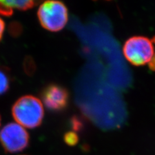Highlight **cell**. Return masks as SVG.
<instances>
[{"label":"cell","instance_id":"6da1fadb","mask_svg":"<svg viewBox=\"0 0 155 155\" xmlns=\"http://www.w3.org/2000/svg\"><path fill=\"white\" fill-rule=\"evenodd\" d=\"M12 114L17 124L24 128L34 129L42 123L44 109L41 101L31 95L23 96L14 104Z\"/></svg>","mask_w":155,"mask_h":155},{"label":"cell","instance_id":"7a4b0ae2","mask_svg":"<svg viewBox=\"0 0 155 155\" xmlns=\"http://www.w3.org/2000/svg\"><path fill=\"white\" fill-rule=\"evenodd\" d=\"M37 15L42 27L51 32L61 31L68 21L67 8L59 1L43 2L38 10Z\"/></svg>","mask_w":155,"mask_h":155},{"label":"cell","instance_id":"3957f363","mask_svg":"<svg viewBox=\"0 0 155 155\" xmlns=\"http://www.w3.org/2000/svg\"><path fill=\"white\" fill-rule=\"evenodd\" d=\"M123 52L126 60L137 67L148 64L155 54L151 40L142 36L129 38L124 43Z\"/></svg>","mask_w":155,"mask_h":155},{"label":"cell","instance_id":"277c9868","mask_svg":"<svg viewBox=\"0 0 155 155\" xmlns=\"http://www.w3.org/2000/svg\"><path fill=\"white\" fill-rule=\"evenodd\" d=\"M29 135L25 129L17 123H9L0 130V142L9 153H17L28 145Z\"/></svg>","mask_w":155,"mask_h":155},{"label":"cell","instance_id":"5b68a950","mask_svg":"<svg viewBox=\"0 0 155 155\" xmlns=\"http://www.w3.org/2000/svg\"><path fill=\"white\" fill-rule=\"evenodd\" d=\"M41 98L46 108L52 112L65 110L69 102V93L67 89L56 84L45 87L41 92Z\"/></svg>","mask_w":155,"mask_h":155},{"label":"cell","instance_id":"8992f818","mask_svg":"<svg viewBox=\"0 0 155 155\" xmlns=\"http://www.w3.org/2000/svg\"><path fill=\"white\" fill-rule=\"evenodd\" d=\"M7 5L12 8H17L19 11H27L32 8L36 5V2L35 1H4Z\"/></svg>","mask_w":155,"mask_h":155},{"label":"cell","instance_id":"52a82bcc","mask_svg":"<svg viewBox=\"0 0 155 155\" xmlns=\"http://www.w3.org/2000/svg\"><path fill=\"white\" fill-rule=\"evenodd\" d=\"M10 79L7 72L0 69V95H2L9 89Z\"/></svg>","mask_w":155,"mask_h":155},{"label":"cell","instance_id":"ba28073f","mask_svg":"<svg viewBox=\"0 0 155 155\" xmlns=\"http://www.w3.org/2000/svg\"><path fill=\"white\" fill-rule=\"evenodd\" d=\"M64 140L67 145H74L78 142V137L74 132H68L64 136Z\"/></svg>","mask_w":155,"mask_h":155},{"label":"cell","instance_id":"9c48e42d","mask_svg":"<svg viewBox=\"0 0 155 155\" xmlns=\"http://www.w3.org/2000/svg\"><path fill=\"white\" fill-rule=\"evenodd\" d=\"M13 14V8L5 3L4 1H0V15L5 16H11Z\"/></svg>","mask_w":155,"mask_h":155},{"label":"cell","instance_id":"30bf717a","mask_svg":"<svg viewBox=\"0 0 155 155\" xmlns=\"http://www.w3.org/2000/svg\"><path fill=\"white\" fill-rule=\"evenodd\" d=\"M21 25H19L18 23H16V22L12 23L11 24H10V26H9L10 33H11L13 36H18L19 35H20L21 31Z\"/></svg>","mask_w":155,"mask_h":155},{"label":"cell","instance_id":"8fae6325","mask_svg":"<svg viewBox=\"0 0 155 155\" xmlns=\"http://www.w3.org/2000/svg\"><path fill=\"white\" fill-rule=\"evenodd\" d=\"M72 127L75 130H80L83 128V123H82L80 118L77 116H74L71 120Z\"/></svg>","mask_w":155,"mask_h":155},{"label":"cell","instance_id":"7c38bea8","mask_svg":"<svg viewBox=\"0 0 155 155\" xmlns=\"http://www.w3.org/2000/svg\"><path fill=\"white\" fill-rule=\"evenodd\" d=\"M5 23L3 19L0 18V40H2V38L3 37V35L5 31Z\"/></svg>","mask_w":155,"mask_h":155},{"label":"cell","instance_id":"4fadbf2b","mask_svg":"<svg viewBox=\"0 0 155 155\" xmlns=\"http://www.w3.org/2000/svg\"><path fill=\"white\" fill-rule=\"evenodd\" d=\"M148 65H149V68L150 70H151L153 71H155V54L151 60L150 61Z\"/></svg>","mask_w":155,"mask_h":155},{"label":"cell","instance_id":"5bb4252c","mask_svg":"<svg viewBox=\"0 0 155 155\" xmlns=\"http://www.w3.org/2000/svg\"><path fill=\"white\" fill-rule=\"evenodd\" d=\"M151 41H152V42H153V43H154V44H155V36L152 39Z\"/></svg>","mask_w":155,"mask_h":155},{"label":"cell","instance_id":"9a60e30c","mask_svg":"<svg viewBox=\"0 0 155 155\" xmlns=\"http://www.w3.org/2000/svg\"><path fill=\"white\" fill-rule=\"evenodd\" d=\"M0 125H1V117H0Z\"/></svg>","mask_w":155,"mask_h":155}]
</instances>
